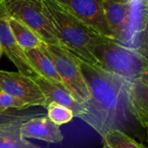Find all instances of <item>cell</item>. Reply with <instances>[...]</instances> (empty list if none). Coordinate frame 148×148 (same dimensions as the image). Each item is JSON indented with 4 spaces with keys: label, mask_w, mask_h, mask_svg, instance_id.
I'll list each match as a JSON object with an SVG mask.
<instances>
[{
    "label": "cell",
    "mask_w": 148,
    "mask_h": 148,
    "mask_svg": "<svg viewBox=\"0 0 148 148\" xmlns=\"http://www.w3.org/2000/svg\"><path fill=\"white\" fill-rule=\"evenodd\" d=\"M78 61L90 94L89 100L83 103L87 113L81 119L101 137L112 130H121L130 136L139 134L141 127L128 108L124 80L99 65L80 58Z\"/></svg>",
    "instance_id": "obj_1"
},
{
    "label": "cell",
    "mask_w": 148,
    "mask_h": 148,
    "mask_svg": "<svg viewBox=\"0 0 148 148\" xmlns=\"http://www.w3.org/2000/svg\"><path fill=\"white\" fill-rule=\"evenodd\" d=\"M44 11L62 48L81 60L96 64L92 47L105 38L88 27L54 0H43Z\"/></svg>",
    "instance_id": "obj_2"
},
{
    "label": "cell",
    "mask_w": 148,
    "mask_h": 148,
    "mask_svg": "<svg viewBox=\"0 0 148 148\" xmlns=\"http://www.w3.org/2000/svg\"><path fill=\"white\" fill-rule=\"evenodd\" d=\"M97 65L133 83H148L147 56L111 39L102 38L92 47Z\"/></svg>",
    "instance_id": "obj_3"
},
{
    "label": "cell",
    "mask_w": 148,
    "mask_h": 148,
    "mask_svg": "<svg viewBox=\"0 0 148 148\" xmlns=\"http://www.w3.org/2000/svg\"><path fill=\"white\" fill-rule=\"evenodd\" d=\"M0 10L28 26L44 43L60 46L45 14L43 0H3Z\"/></svg>",
    "instance_id": "obj_4"
},
{
    "label": "cell",
    "mask_w": 148,
    "mask_h": 148,
    "mask_svg": "<svg viewBox=\"0 0 148 148\" xmlns=\"http://www.w3.org/2000/svg\"><path fill=\"white\" fill-rule=\"evenodd\" d=\"M40 48L54 63L63 86L80 103L88 101L90 94L82 74L78 57L59 45L42 42Z\"/></svg>",
    "instance_id": "obj_5"
},
{
    "label": "cell",
    "mask_w": 148,
    "mask_h": 148,
    "mask_svg": "<svg viewBox=\"0 0 148 148\" xmlns=\"http://www.w3.org/2000/svg\"><path fill=\"white\" fill-rule=\"evenodd\" d=\"M100 36L115 41L104 13L103 0H54ZM116 42V41H115Z\"/></svg>",
    "instance_id": "obj_6"
},
{
    "label": "cell",
    "mask_w": 148,
    "mask_h": 148,
    "mask_svg": "<svg viewBox=\"0 0 148 148\" xmlns=\"http://www.w3.org/2000/svg\"><path fill=\"white\" fill-rule=\"evenodd\" d=\"M0 91L23 101L29 108H46V99L34 80L19 72L0 70Z\"/></svg>",
    "instance_id": "obj_7"
},
{
    "label": "cell",
    "mask_w": 148,
    "mask_h": 148,
    "mask_svg": "<svg viewBox=\"0 0 148 148\" xmlns=\"http://www.w3.org/2000/svg\"><path fill=\"white\" fill-rule=\"evenodd\" d=\"M132 2L103 0L105 18L111 33L116 42L127 47H130L129 28Z\"/></svg>",
    "instance_id": "obj_8"
},
{
    "label": "cell",
    "mask_w": 148,
    "mask_h": 148,
    "mask_svg": "<svg viewBox=\"0 0 148 148\" xmlns=\"http://www.w3.org/2000/svg\"><path fill=\"white\" fill-rule=\"evenodd\" d=\"M0 45L3 53L15 65L17 72L32 79L40 76L27 58L25 51L14 38L7 22V16L2 10H0Z\"/></svg>",
    "instance_id": "obj_9"
},
{
    "label": "cell",
    "mask_w": 148,
    "mask_h": 148,
    "mask_svg": "<svg viewBox=\"0 0 148 148\" xmlns=\"http://www.w3.org/2000/svg\"><path fill=\"white\" fill-rule=\"evenodd\" d=\"M33 80L46 99V107L50 102H56L69 108L75 117L80 119L87 113L84 105L80 103L63 85L52 82L42 76H37Z\"/></svg>",
    "instance_id": "obj_10"
},
{
    "label": "cell",
    "mask_w": 148,
    "mask_h": 148,
    "mask_svg": "<svg viewBox=\"0 0 148 148\" xmlns=\"http://www.w3.org/2000/svg\"><path fill=\"white\" fill-rule=\"evenodd\" d=\"M20 135L24 139H35L48 143H62L64 137L60 127L53 123L47 115L31 118L19 127Z\"/></svg>",
    "instance_id": "obj_11"
},
{
    "label": "cell",
    "mask_w": 148,
    "mask_h": 148,
    "mask_svg": "<svg viewBox=\"0 0 148 148\" xmlns=\"http://www.w3.org/2000/svg\"><path fill=\"white\" fill-rule=\"evenodd\" d=\"M124 91L130 113L146 131L148 126V83H133L124 80Z\"/></svg>",
    "instance_id": "obj_12"
},
{
    "label": "cell",
    "mask_w": 148,
    "mask_h": 148,
    "mask_svg": "<svg viewBox=\"0 0 148 148\" xmlns=\"http://www.w3.org/2000/svg\"><path fill=\"white\" fill-rule=\"evenodd\" d=\"M25 55L40 76L52 82L63 85L54 63L41 48L26 50Z\"/></svg>",
    "instance_id": "obj_13"
},
{
    "label": "cell",
    "mask_w": 148,
    "mask_h": 148,
    "mask_svg": "<svg viewBox=\"0 0 148 148\" xmlns=\"http://www.w3.org/2000/svg\"><path fill=\"white\" fill-rule=\"evenodd\" d=\"M7 22L14 38L24 51L41 47L43 42L32 29H30L24 23L8 16Z\"/></svg>",
    "instance_id": "obj_14"
},
{
    "label": "cell",
    "mask_w": 148,
    "mask_h": 148,
    "mask_svg": "<svg viewBox=\"0 0 148 148\" xmlns=\"http://www.w3.org/2000/svg\"><path fill=\"white\" fill-rule=\"evenodd\" d=\"M19 127L0 129V148H41L23 138L19 133Z\"/></svg>",
    "instance_id": "obj_15"
},
{
    "label": "cell",
    "mask_w": 148,
    "mask_h": 148,
    "mask_svg": "<svg viewBox=\"0 0 148 148\" xmlns=\"http://www.w3.org/2000/svg\"><path fill=\"white\" fill-rule=\"evenodd\" d=\"M112 148H147L142 142L136 140L121 130H112L102 137Z\"/></svg>",
    "instance_id": "obj_16"
},
{
    "label": "cell",
    "mask_w": 148,
    "mask_h": 148,
    "mask_svg": "<svg viewBox=\"0 0 148 148\" xmlns=\"http://www.w3.org/2000/svg\"><path fill=\"white\" fill-rule=\"evenodd\" d=\"M43 115L39 112H26L24 110H7L0 112V129L7 128L15 126H20L24 121L36 117Z\"/></svg>",
    "instance_id": "obj_17"
},
{
    "label": "cell",
    "mask_w": 148,
    "mask_h": 148,
    "mask_svg": "<svg viewBox=\"0 0 148 148\" xmlns=\"http://www.w3.org/2000/svg\"><path fill=\"white\" fill-rule=\"evenodd\" d=\"M45 109L48 113V118L59 127L70 122L75 117L74 113L69 108L56 102L49 103Z\"/></svg>",
    "instance_id": "obj_18"
},
{
    "label": "cell",
    "mask_w": 148,
    "mask_h": 148,
    "mask_svg": "<svg viewBox=\"0 0 148 148\" xmlns=\"http://www.w3.org/2000/svg\"><path fill=\"white\" fill-rule=\"evenodd\" d=\"M28 108H29V107L23 101L9 94L0 91V112H4L11 109L20 111Z\"/></svg>",
    "instance_id": "obj_19"
},
{
    "label": "cell",
    "mask_w": 148,
    "mask_h": 148,
    "mask_svg": "<svg viewBox=\"0 0 148 148\" xmlns=\"http://www.w3.org/2000/svg\"><path fill=\"white\" fill-rule=\"evenodd\" d=\"M101 148H112L106 141H104V140H102V147Z\"/></svg>",
    "instance_id": "obj_20"
},
{
    "label": "cell",
    "mask_w": 148,
    "mask_h": 148,
    "mask_svg": "<svg viewBox=\"0 0 148 148\" xmlns=\"http://www.w3.org/2000/svg\"><path fill=\"white\" fill-rule=\"evenodd\" d=\"M3 49H2V48H1V45H0V58L2 57V56H3Z\"/></svg>",
    "instance_id": "obj_21"
},
{
    "label": "cell",
    "mask_w": 148,
    "mask_h": 148,
    "mask_svg": "<svg viewBox=\"0 0 148 148\" xmlns=\"http://www.w3.org/2000/svg\"><path fill=\"white\" fill-rule=\"evenodd\" d=\"M115 1H121V2H132L133 0H115Z\"/></svg>",
    "instance_id": "obj_22"
},
{
    "label": "cell",
    "mask_w": 148,
    "mask_h": 148,
    "mask_svg": "<svg viewBox=\"0 0 148 148\" xmlns=\"http://www.w3.org/2000/svg\"><path fill=\"white\" fill-rule=\"evenodd\" d=\"M3 0H0V4L2 3V2H3Z\"/></svg>",
    "instance_id": "obj_23"
}]
</instances>
